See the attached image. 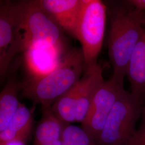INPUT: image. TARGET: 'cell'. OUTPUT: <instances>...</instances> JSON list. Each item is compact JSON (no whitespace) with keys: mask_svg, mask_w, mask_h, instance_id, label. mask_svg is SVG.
I'll return each instance as SVG.
<instances>
[{"mask_svg":"<svg viewBox=\"0 0 145 145\" xmlns=\"http://www.w3.org/2000/svg\"><path fill=\"white\" fill-rule=\"evenodd\" d=\"M109 11L108 53L113 69L112 78L124 85L130 59L145 30L144 12L135 9L127 1L111 5Z\"/></svg>","mask_w":145,"mask_h":145,"instance_id":"6da1fadb","label":"cell"},{"mask_svg":"<svg viewBox=\"0 0 145 145\" xmlns=\"http://www.w3.org/2000/svg\"><path fill=\"white\" fill-rule=\"evenodd\" d=\"M17 40L23 51L46 48L57 53L62 48L61 29L38 5L37 1H11Z\"/></svg>","mask_w":145,"mask_h":145,"instance_id":"7a4b0ae2","label":"cell"},{"mask_svg":"<svg viewBox=\"0 0 145 145\" xmlns=\"http://www.w3.org/2000/svg\"><path fill=\"white\" fill-rule=\"evenodd\" d=\"M84 71L82 50H72L52 71L35 76L22 86L21 96L31 101L34 105H40L42 109L51 108L57 99L78 82Z\"/></svg>","mask_w":145,"mask_h":145,"instance_id":"3957f363","label":"cell"},{"mask_svg":"<svg viewBox=\"0 0 145 145\" xmlns=\"http://www.w3.org/2000/svg\"><path fill=\"white\" fill-rule=\"evenodd\" d=\"M107 6L99 0H82L73 36L81 44L84 71L97 63L106 26Z\"/></svg>","mask_w":145,"mask_h":145,"instance_id":"277c9868","label":"cell"},{"mask_svg":"<svg viewBox=\"0 0 145 145\" xmlns=\"http://www.w3.org/2000/svg\"><path fill=\"white\" fill-rule=\"evenodd\" d=\"M142 107V99L125 90L96 137V145H129L137 131Z\"/></svg>","mask_w":145,"mask_h":145,"instance_id":"5b68a950","label":"cell"},{"mask_svg":"<svg viewBox=\"0 0 145 145\" xmlns=\"http://www.w3.org/2000/svg\"><path fill=\"white\" fill-rule=\"evenodd\" d=\"M124 85L113 78L104 81L93 96L82 127L95 139L104 125L117 99L124 92Z\"/></svg>","mask_w":145,"mask_h":145,"instance_id":"8992f818","label":"cell"},{"mask_svg":"<svg viewBox=\"0 0 145 145\" xmlns=\"http://www.w3.org/2000/svg\"><path fill=\"white\" fill-rule=\"evenodd\" d=\"M11 1L0 3V76L3 81L11 61L16 55L23 52L16 35L15 27L10 11Z\"/></svg>","mask_w":145,"mask_h":145,"instance_id":"52a82bcc","label":"cell"},{"mask_svg":"<svg viewBox=\"0 0 145 145\" xmlns=\"http://www.w3.org/2000/svg\"><path fill=\"white\" fill-rule=\"evenodd\" d=\"M37 2L60 29L74 35L82 0H37Z\"/></svg>","mask_w":145,"mask_h":145,"instance_id":"ba28073f","label":"cell"},{"mask_svg":"<svg viewBox=\"0 0 145 145\" xmlns=\"http://www.w3.org/2000/svg\"><path fill=\"white\" fill-rule=\"evenodd\" d=\"M104 81L102 69L99 65L84 71L78 81L76 121L82 123L85 119L93 96Z\"/></svg>","mask_w":145,"mask_h":145,"instance_id":"9c48e42d","label":"cell"},{"mask_svg":"<svg viewBox=\"0 0 145 145\" xmlns=\"http://www.w3.org/2000/svg\"><path fill=\"white\" fill-rule=\"evenodd\" d=\"M33 125L31 111L20 103V107L9 123L0 132L1 145L24 143L30 136Z\"/></svg>","mask_w":145,"mask_h":145,"instance_id":"30bf717a","label":"cell"},{"mask_svg":"<svg viewBox=\"0 0 145 145\" xmlns=\"http://www.w3.org/2000/svg\"><path fill=\"white\" fill-rule=\"evenodd\" d=\"M41 120L37 127L33 145H62V132L66 123L59 119L51 108L42 109Z\"/></svg>","mask_w":145,"mask_h":145,"instance_id":"8fae6325","label":"cell"},{"mask_svg":"<svg viewBox=\"0 0 145 145\" xmlns=\"http://www.w3.org/2000/svg\"><path fill=\"white\" fill-rule=\"evenodd\" d=\"M126 76L131 93L142 99L145 97V29L130 59Z\"/></svg>","mask_w":145,"mask_h":145,"instance_id":"7c38bea8","label":"cell"},{"mask_svg":"<svg viewBox=\"0 0 145 145\" xmlns=\"http://www.w3.org/2000/svg\"><path fill=\"white\" fill-rule=\"evenodd\" d=\"M20 86L15 80L9 79L0 93V132L7 126L18 110L20 103L18 93Z\"/></svg>","mask_w":145,"mask_h":145,"instance_id":"4fadbf2b","label":"cell"},{"mask_svg":"<svg viewBox=\"0 0 145 145\" xmlns=\"http://www.w3.org/2000/svg\"><path fill=\"white\" fill-rule=\"evenodd\" d=\"M78 83L60 96L51 107L57 118L66 124L76 121Z\"/></svg>","mask_w":145,"mask_h":145,"instance_id":"5bb4252c","label":"cell"},{"mask_svg":"<svg viewBox=\"0 0 145 145\" xmlns=\"http://www.w3.org/2000/svg\"><path fill=\"white\" fill-rule=\"evenodd\" d=\"M62 145H97L96 140L83 128L67 124L61 137Z\"/></svg>","mask_w":145,"mask_h":145,"instance_id":"9a60e30c","label":"cell"},{"mask_svg":"<svg viewBox=\"0 0 145 145\" xmlns=\"http://www.w3.org/2000/svg\"><path fill=\"white\" fill-rule=\"evenodd\" d=\"M129 145H145V129L137 130Z\"/></svg>","mask_w":145,"mask_h":145,"instance_id":"2e32d148","label":"cell"},{"mask_svg":"<svg viewBox=\"0 0 145 145\" xmlns=\"http://www.w3.org/2000/svg\"><path fill=\"white\" fill-rule=\"evenodd\" d=\"M127 2L137 10L145 12V0H129Z\"/></svg>","mask_w":145,"mask_h":145,"instance_id":"e0dca14e","label":"cell"},{"mask_svg":"<svg viewBox=\"0 0 145 145\" xmlns=\"http://www.w3.org/2000/svg\"><path fill=\"white\" fill-rule=\"evenodd\" d=\"M140 129H145V99L144 104L142 107L141 111V121Z\"/></svg>","mask_w":145,"mask_h":145,"instance_id":"ac0fdd59","label":"cell"},{"mask_svg":"<svg viewBox=\"0 0 145 145\" xmlns=\"http://www.w3.org/2000/svg\"><path fill=\"white\" fill-rule=\"evenodd\" d=\"M142 22H143V25H145V12H144V15H143Z\"/></svg>","mask_w":145,"mask_h":145,"instance_id":"d6986e66","label":"cell"}]
</instances>
